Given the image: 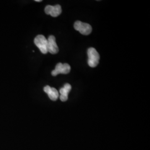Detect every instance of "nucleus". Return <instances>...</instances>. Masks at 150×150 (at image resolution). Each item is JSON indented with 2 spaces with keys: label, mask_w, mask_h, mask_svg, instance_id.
<instances>
[{
  "label": "nucleus",
  "mask_w": 150,
  "mask_h": 150,
  "mask_svg": "<svg viewBox=\"0 0 150 150\" xmlns=\"http://www.w3.org/2000/svg\"><path fill=\"white\" fill-rule=\"evenodd\" d=\"M71 71V67L68 64L59 63L56 66L55 69L53 70L51 74L53 76H56L59 74H68Z\"/></svg>",
  "instance_id": "obj_4"
},
{
  "label": "nucleus",
  "mask_w": 150,
  "mask_h": 150,
  "mask_svg": "<svg viewBox=\"0 0 150 150\" xmlns=\"http://www.w3.org/2000/svg\"><path fill=\"white\" fill-rule=\"evenodd\" d=\"M34 43L42 54H46L48 52L47 39L43 35H39L37 36L34 40Z\"/></svg>",
  "instance_id": "obj_2"
},
{
  "label": "nucleus",
  "mask_w": 150,
  "mask_h": 150,
  "mask_svg": "<svg viewBox=\"0 0 150 150\" xmlns=\"http://www.w3.org/2000/svg\"><path fill=\"white\" fill-rule=\"evenodd\" d=\"M47 51L51 54H57L59 51V48L56 42V38L51 35L47 39Z\"/></svg>",
  "instance_id": "obj_5"
},
{
  "label": "nucleus",
  "mask_w": 150,
  "mask_h": 150,
  "mask_svg": "<svg viewBox=\"0 0 150 150\" xmlns=\"http://www.w3.org/2000/svg\"><path fill=\"white\" fill-rule=\"evenodd\" d=\"M88 64L91 67H95L98 64L100 60V55L96 50L93 47H90L87 50Z\"/></svg>",
  "instance_id": "obj_1"
},
{
  "label": "nucleus",
  "mask_w": 150,
  "mask_h": 150,
  "mask_svg": "<svg viewBox=\"0 0 150 150\" xmlns=\"http://www.w3.org/2000/svg\"><path fill=\"white\" fill-rule=\"evenodd\" d=\"M74 28L76 30L79 31L83 35H88L92 31V28L90 25L80 21L75 22Z\"/></svg>",
  "instance_id": "obj_3"
},
{
  "label": "nucleus",
  "mask_w": 150,
  "mask_h": 150,
  "mask_svg": "<svg viewBox=\"0 0 150 150\" xmlns=\"http://www.w3.org/2000/svg\"><path fill=\"white\" fill-rule=\"evenodd\" d=\"M45 12L47 15H51L54 17L59 16L62 12V8L61 6L56 5L55 6L48 5L46 6Z\"/></svg>",
  "instance_id": "obj_6"
},
{
  "label": "nucleus",
  "mask_w": 150,
  "mask_h": 150,
  "mask_svg": "<svg viewBox=\"0 0 150 150\" xmlns=\"http://www.w3.org/2000/svg\"><path fill=\"white\" fill-rule=\"evenodd\" d=\"M43 90L48 95L49 98L52 101H56L59 97V92L54 87L46 86L44 87Z\"/></svg>",
  "instance_id": "obj_7"
},
{
  "label": "nucleus",
  "mask_w": 150,
  "mask_h": 150,
  "mask_svg": "<svg viewBox=\"0 0 150 150\" xmlns=\"http://www.w3.org/2000/svg\"><path fill=\"white\" fill-rule=\"evenodd\" d=\"M71 90V86L69 83H66L64 86L59 90V93L61 94L59 98L60 100L64 102L67 100L68 95Z\"/></svg>",
  "instance_id": "obj_8"
},
{
  "label": "nucleus",
  "mask_w": 150,
  "mask_h": 150,
  "mask_svg": "<svg viewBox=\"0 0 150 150\" xmlns=\"http://www.w3.org/2000/svg\"><path fill=\"white\" fill-rule=\"evenodd\" d=\"M36 2H41L42 1L41 0H35Z\"/></svg>",
  "instance_id": "obj_9"
}]
</instances>
